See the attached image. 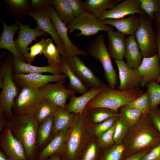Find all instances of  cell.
<instances>
[{
  "label": "cell",
  "instance_id": "obj_39",
  "mask_svg": "<svg viewBox=\"0 0 160 160\" xmlns=\"http://www.w3.org/2000/svg\"><path fill=\"white\" fill-rule=\"evenodd\" d=\"M127 105L129 107L138 109L144 113H149L151 111L149 98L147 92Z\"/></svg>",
  "mask_w": 160,
  "mask_h": 160
},
{
  "label": "cell",
  "instance_id": "obj_42",
  "mask_svg": "<svg viewBox=\"0 0 160 160\" xmlns=\"http://www.w3.org/2000/svg\"><path fill=\"white\" fill-rule=\"evenodd\" d=\"M48 39H42L40 41L35 43L29 48L30 52L26 59L27 63L31 64L36 56L43 54Z\"/></svg>",
  "mask_w": 160,
  "mask_h": 160
},
{
  "label": "cell",
  "instance_id": "obj_10",
  "mask_svg": "<svg viewBox=\"0 0 160 160\" xmlns=\"http://www.w3.org/2000/svg\"><path fill=\"white\" fill-rule=\"evenodd\" d=\"M47 11L59 37L64 44L65 57L87 55V52L77 47L71 40L68 35L67 27L57 17L51 4L48 7Z\"/></svg>",
  "mask_w": 160,
  "mask_h": 160
},
{
  "label": "cell",
  "instance_id": "obj_36",
  "mask_svg": "<svg viewBox=\"0 0 160 160\" xmlns=\"http://www.w3.org/2000/svg\"><path fill=\"white\" fill-rule=\"evenodd\" d=\"M150 111L157 108L160 104V85L155 81L149 82L146 85Z\"/></svg>",
  "mask_w": 160,
  "mask_h": 160
},
{
  "label": "cell",
  "instance_id": "obj_21",
  "mask_svg": "<svg viewBox=\"0 0 160 160\" xmlns=\"http://www.w3.org/2000/svg\"><path fill=\"white\" fill-rule=\"evenodd\" d=\"M103 23L115 27L118 31L124 35L134 34L139 28L140 20L139 16L131 15L127 17L116 19H105L101 21Z\"/></svg>",
  "mask_w": 160,
  "mask_h": 160
},
{
  "label": "cell",
  "instance_id": "obj_54",
  "mask_svg": "<svg viewBox=\"0 0 160 160\" xmlns=\"http://www.w3.org/2000/svg\"><path fill=\"white\" fill-rule=\"evenodd\" d=\"M62 160L60 156L57 154H55L41 160Z\"/></svg>",
  "mask_w": 160,
  "mask_h": 160
},
{
  "label": "cell",
  "instance_id": "obj_2",
  "mask_svg": "<svg viewBox=\"0 0 160 160\" xmlns=\"http://www.w3.org/2000/svg\"><path fill=\"white\" fill-rule=\"evenodd\" d=\"M39 124L33 114H14L7 121L6 128L23 145L27 160H37Z\"/></svg>",
  "mask_w": 160,
  "mask_h": 160
},
{
  "label": "cell",
  "instance_id": "obj_23",
  "mask_svg": "<svg viewBox=\"0 0 160 160\" xmlns=\"http://www.w3.org/2000/svg\"><path fill=\"white\" fill-rule=\"evenodd\" d=\"M71 128L63 130L56 134L41 150L37 160L43 159L56 154L60 155L64 148Z\"/></svg>",
  "mask_w": 160,
  "mask_h": 160
},
{
  "label": "cell",
  "instance_id": "obj_49",
  "mask_svg": "<svg viewBox=\"0 0 160 160\" xmlns=\"http://www.w3.org/2000/svg\"><path fill=\"white\" fill-rule=\"evenodd\" d=\"M141 160H160V144L146 154Z\"/></svg>",
  "mask_w": 160,
  "mask_h": 160
},
{
  "label": "cell",
  "instance_id": "obj_7",
  "mask_svg": "<svg viewBox=\"0 0 160 160\" xmlns=\"http://www.w3.org/2000/svg\"><path fill=\"white\" fill-rule=\"evenodd\" d=\"M140 23L134 34L143 57L153 56L157 52L156 34L153 20L146 14H139Z\"/></svg>",
  "mask_w": 160,
  "mask_h": 160
},
{
  "label": "cell",
  "instance_id": "obj_50",
  "mask_svg": "<svg viewBox=\"0 0 160 160\" xmlns=\"http://www.w3.org/2000/svg\"><path fill=\"white\" fill-rule=\"evenodd\" d=\"M151 150L146 149L128 156L125 160H141L143 156Z\"/></svg>",
  "mask_w": 160,
  "mask_h": 160
},
{
  "label": "cell",
  "instance_id": "obj_30",
  "mask_svg": "<svg viewBox=\"0 0 160 160\" xmlns=\"http://www.w3.org/2000/svg\"><path fill=\"white\" fill-rule=\"evenodd\" d=\"M51 4L57 17L67 27L72 23L75 17L67 0H51Z\"/></svg>",
  "mask_w": 160,
  "mask_h": 160
},
{
  "label": "cell",
  "instance_id": "obj_24",
  "mask_svg": "<svg viewBox=\"0 0 160 160\" xmlns=\"http://www.w3.org/2000/svg\"><path fill=\"white\" fill-rule=\"evenodd\" d=\"M107 34V48L111 57L114 60H123L125 48V35L113 30L108 32Z\"/></svg>",
  "mask_w": 160,
  "mask_h": 160
},
{
  "label": "cell",
  "instance_id": "obj_18",
  "mask_svg": "<svg viewBox=\"0 0 160 160\" xmlns=\"http://www.w3.org/2000/svg\"><path fill=\"white\" fill-rule=\"evenodd\" d=\"M15 20L19 29L15 42L18 49L26 59L29 53V45L36 38L41 36H46L47 34L36 28H31L29 25L22 23L19 19H15Z\"/></svg>",
  "mask_w": 160,
  "mask_h": 160
},
{
  "label": "cell",
  "instance_id": "obj_15",
  "mask_svg": "<svg viewBox=\"0 0 160 160\" xmlns=\"http://www.w3.org/2000/svg\"><path fill=\"white\" fill-rule=\"evenodd\" d=\"M73 71L82 82L90 89L102 87L103 82L77 55L67 58Z\"/></svg>",
  "mask_w": 160,
  "mask_h": 160
},
{
  "label": "cell",
  "instance_id": "obj_47",
  "mask_svg": "<svg viewBox=\"0 0 160 160\" xmlns=\"http://www.w3.org/2000/svg\"><path fill=\"white\" fill-rule=\"evenodd\" d=\"M70 5L75 17L85 12L84 1L81 0H67Z\"/></svg>",
  "mask_w": 160,
  "mask_h": 160
},
{
  "label": "cell",
  "instance_id": "obj_29",
  "mask_svg": "<svg viewBox=\"0 0 160 160\" xmlns=\"http://www.w3.org/2000/svg\"><path fill=\"white\" fill-rule=\"evenodd\" d=\"M53 115L39 125L38 131L36 147L37 151L42 150L52 137L53 126Z\"/></svg>",
  "mask_w": 160,
  "mask_h": 160
},
{
  "label": "cell",
  "instance_id": "obj_37",
  "mask_svg": "<svg viewBox=\"0 0 160 160\" xmlns=\"http://www.w3.org/2000/svg\"><path fill=\"white\" fill-rule=\"evenodd\" d=\"M57 108L50 102L44 99L34 114L39 125L49 117L54 115Z\"/></svg>",
  "mask_w": 160,
  "mask_h": 160
},
{
  "label": "cell",
  "instance_id": "obj_55",
  "mask_svg": "<svg viewBox=\"0 0 160 160\" xmlns=\"http://www.w3.org/2000/svg\"><path fill=\"white\" fill-rule=\"evenodd\" d=\"M0 160H9L3 151H0Z\"/></svg>",
  "mask_w": 160,
  "mask_h": 160
},
{
  "label": "cell",
  "instance_id": "obj_51",
  "mask_svg": "<svg viewBox=\"0 0 160 160\" xmlns=\"http://www.w3.org/2000/svg\"><path fill=\"white\" fill-rule=\"evenodd\" d=\"M155 31L156 34L157 46V54L160 61V28L156 27Z\"/></svg>",
  "mask_w": 160,
  "mask_h": 160
},
{
  "label": "cell",
  "instance_id": "obj_5",
  "mask_svg": "<svg viewBox=\"0 0 160 160\" xmlns=\"http://www.w3.org/2000/svg\"><path fill=\"white\" fill-rule=\"evenodd\" d=\"M12 58L10 56L5 58L0 69L3 78L0 86V113L4 114L8 119L14 115L12 109L14 101L18 94L17 85L13 78Z\"/></svg>",
  "mask_w": 160,
  "mask_h": 160
},
{
  "label": "cell",
  "instance_id": "obj_45",
  "mask_svg": "<svg viewBox=\"0 0 160 160\" xmlns=\"http://www.w3.org/2000/svg\"><path fill=\"white\" fill-rule=\"evenodd\" d=\"M50 4L51 0H31L30 1V9L32 11L47 10Z\"/></svg>",
  "mask_w": 160,
  "mask_h": 160
},
{
  "label": "cell",
  "instance_id": "obj_34",
  "mask_svg": "<svg viewBox=\"0 0 160 160\" xmlns=\"http://www.w3.org/2000/svg\"><path fill=\"white\" fill-rule=\"evenodd\" d=\"M52 39L49 38L47 44L43 54L47 58L49 65L52 66H59L62 59L59 50L53 43Z\"/></svg>",
  "mask_w": 160,
  "mask_h": 160
},
{
  "label": "cell",
  "instance_id": "obj_26",
  "mask_svg": "<svg viewBox=\"0 0 160 160\" xmlns=\"http://www.w3.org/2000/svg\"><path fill=\"white\" fill-rule=\"evenodd\" d=\"M124 57L131 68H137L141 63L143 57L134 35L126 37Z\"/></svg>",
  "mask_w": 160,
  "mask_h": 160
},
{
  "label": "cell",
  "instance_id": "obj_33",
  "mask_svg": "<svg viewBox=\"0 0 160 160\" xmlns=\"http://www.w3.org/2000/svg\"><path fill=\"white\" fill-rule=\"evenodd\" d=\"M119 111V118L129 128L134 126L144 113L141 111L127 105L121 107Z\"/></svg>",
  "mask_w": 160,
  "mask_h": 160
},
{
  "label": "cell",
  "instance_id": "obj_22",
  "mask_svg": "<svg viewBox=\"0 0 160 160\" xmlns=\"http://www.w3.org/2000/svg\"><path fill=\"white\" fill-rule=\"evenodd\" d=\"M102 89V86L101 88L90 89L79 96L72 95L69 98V102L66 105L65 109L70 113H81L88 103L101 92Z\"/></svg>",
  "mask_w": 160,
  "mask_h": 160
},
{
  "label": "cell",
  "instance_id": "obj_48",
  "mask_svg": "<svg viewBox=\"0 0 160 160\" xmlns=\"http://www.w3.org/2000/svg\"><path fill=\"white\" fill-rule=\"evenodd\" d=\"M149 114L153 126L160 134V108L151 111Z\"/></svg>",
  "mask_w": 160,
  "mask_h": 160
},
{
  "label": "cell",
  "instance_id": "obj_57",
  "mask_svg": "<svg viewBox=\"0 0 160 160\" xmlns=\"http://www.w3.org/2000/svg\"><path fill=\"white\" fill-rule=\"evenodd\" d=\"M159 105H160V104Z\"/></svg>",
  "mask_w": 160,
  "mask_h": 160
},
{
  "label": "cell",
  "instance_id": "obj_53",
  "mask_svg": "<svg viewBox=\"0 0 160 160\" xmlns=\"http://www.w3.org/2000/svg\"><path fill=\"white\" fill-rule=\"evenodd\" d=\"M152 20H154L156 26L160 28V13L154 14Z\"/></svg>",
  "mask_w": 160,
  "mask_h": 160
},
{
  "label": "cell",
  "instance_id": "obj_6",
  "mask_svg": "<svg viewBox=\"0 0 160 160\" xmlns=\"http://www.w3.org/2000/svg\"><path fill=\"white\" fill-rule=\"evenodd\" d=\"M87 52L90 56L100 61L105 72L108 86L115 89L117 83V74L112 64L103 35H98L91 42Z\"/></svg>",
  "mask_w": 160,
  "mask_h": 160
},
{
  "label": "cell",
  "instance_id": "obj_44",
  "mask_svg": "<svg viewBox=\"0 0 160 160\" xmlns=\"http://www.w3.org/2000/svg\"><path fill=\"white\" fill-rule=\"evenodd\" d=\"M119 117L109 118L97 125L94 130V133L97 137L109 129L113 125Z\"/></svg>",
  "mask_w": 160,
  "mask_h": 160
},
{
  "label": "cell",
  "instance_id": "obj_43",
  "mask_svg": "<svg viewBox=\"0 0 160 160\" xmlns=\"http://www.w3.org/2000/svg\"><path fill=\"white\" fill-rule=\"evenodd\" d=\"M113 135V140L116 144L122 143L128 131L129 127L119 118L116 120Z\"/></svg>",
  "mask_w": 160,
  "mask_h": 160
},
{
  "label": "cell",
  "instance_id": "obj_31",
  "mask_svg": "<svg viewBox=\"0 0 160 160\" xmlns=\"http://www.w3.org/2000/svg\"><path fill=\"white\" fill-rule=\"evenodd\" d=\"M119 0H86L84 1L85 11L93 14L97 17L107 9H112Z\"/></svg>",
  "mask_w": 160,
  "mask_h": 160
},
{
  "label": "cell",
  "instance_id": "obj_40",
  "mask_svg": "<svg viewBox=\"0 0 160 160\" xmlns=\"http://www.w3.org/2000/svg\"><path fill=\"white\" fill-rule=\"evenodd\" d=\"M125 149L122 143L115 144L105 151L102 160H121L124 155Z\"/></svg>",
  "mask_w": 160,
  "mask_h": 160
},
{
  "label": "cell",
  "instance_id": "obj_4",
  "mask_svg": "<svg viewBox=\"0 0 160 160\" xmlns=\"http://www.w3.org/2000/svg\"><path fill=\"white\" fill-rule=\"evenodd\" d=\"M143 94L139 87L130 91H122L111 88L103 82L101 91L88 103L86 108H104L119 113L121 107Z\"/></svg>",
  "mask_w": 160,
  "mask_h": 160
},
{
  "label": "cell",
  "instance_id": "obj_32",
  "mask_svg": "<svg viewBox=\"0 0 160 160\" xmlns=\"http://www.w3.org/2000/svg\"><path fill=\"white\" fill-rule=\"evenodd\" d=\"M3 2L10 13L16 19L24 17L31 11L29 0H4Z\"/></svg>",
  "mask_w": 160,
  "mask_h": 160
},
{
  "label": "cell",
  "instance_id": "obj_12",
  "mask_svg": "<svg viewBox=\"0 0 160 160\" xmlns=\"http://www.w3.org/2000/svg\"><path fill=\"white\" fill-rule=\"evenodd\" d=\"M13 78L17 85L20 87L26 85L39 89L51 82H56L66 79L68 77L64 73L47 75L36 73H13Z\"/></svg>",
  "mask_w": 160,
  "mask_h": 160
},
{
  "label": "cell",
  "instance_id": "obj_56",
  "mask_svg": "<svg viewBox=\"0 0 160 160\" xmlns=\"http://www.w3.org/2000/svg\"><path fill=\"white\" fill-rule=\"evenodd\" d=\"M155 81L158 83H160V76Z\"/></svg>",
  "mask_w": 160,
  "mask_h": 160
},
{
  "label": "cell",
  "instance_id": "obj_13",
  "mask_svg": "<svg viewBox=\"0 0 160 160\" xmlns=\"http://www.w3.org/2000/svg\"><path fill=\"white\" fill-rule=\"evenodd\" d=\"M27 15L33 18L36 22V29L51 35L55 43L61 56L65 57L64 44L59 37L55 28L49 16L47 9L38 11H30L28 12Z\"/></svg>",
  "mask_w": 160,
  "mask_h": 160
},
{
  "label": "cell",
  "instance_id": "obj_17",
  "mask_svg": "<svg viewBox=\"0 0 160 160\" xmlns=\"http://www.w3.org/2000/svg\"><path fill=\"white\" fill-rule=\"evenodd\" d=\"M114 61L119 71L120 83L118 89L128 91L139 88L142 78L137 68H129L123 60Z\"/></svg>",
  "mask_w": 160,
  "mask_h": 160
},
{
  "label": "cell",
  "instance_id": "obj_3",
  "mask_svg": "<svg viewBox=\"0 0 160 160\" xmlns=\"http://www.w3.org/2000/svg\"><path fill=\"white\" fill-rule=\"evenodd\" d=\"M89 117L86 108L81 114H76L64 148L60 155L62 160H78L89 139L87 121Z\"/></svg>",
  "mask_w": 160,
  "mask_h": 160
},
{
  "label": "cell",
  "instance_id": "obj_20",
  "mask_svg": "<svg viewBox=\"0 0 160 160\" xmlns=\"http://www.w3.org/2000/svg\"><path fill=\"white\" fill-rule=\"evenodd\" d=\"M137 68L141 76V87H144L151 81H155L160 76V61L157 54L150 57H143Z\"/></svg>",
  "mask_w": 160,
  "mask_h": 160
},
{
  "label": "cell",
  "instance_id": "obj_27",
  "mask_svg": "<svg viewBox=\"0 0 160 160\" xmlns=\"http://www.w3.org/2000/svg\"><path fill=\"white\" fill-rule=\"evenodd\" d=\"M76 114L70 113L65 108L57 107L53 115V126L52 137L58 132L70 129L72 126Z\"/></svg>",
  "mask_w": 160,
  "mask_h": 160
},
{
  "label": "cell",
  "instance_id": "obj_9",
  "mask_svg": "<svg viewBox=\"0 0 160 160\" xmlns=\"http://www.w3.org/2000/svg\"><path fill=\"white\" fill-rule=\"evenodd\" d=\"M67 27L70 33L75 30H79L80 32L76 34L77 36H89L95 35L100 31L107 33L113 30L111 25L103 23L93 14L86 11L75 17L73 22Z\"/></svg>",
  "mask_w": 160,
  "mask_h": 160
},
{
  "label": "cell",
  "instance_id": "obj_1",
  "mask_svg": "<svg viewBox=\"0 0 160 160\" xmlns=\"http://www.w3.org/2000/svg\"><path fill=\"white\" fill-rule=\"evenodd\" d=\"M122 144L125 148L124 155L128 156L152 150L160 144V134L153 126L149 113L143 114L137 123L129 128Z\"/></svg>",
  "mask_w": 160,
  "mask_h": 160
},
{
  "label": "cell",
  "instance_id": "obj_38",
  "mask_svg": "<svg viewBox=\"0 0 160 160\" xmlns=\"http://www.w3.org/2000/svg\"><path fill=\"white\" fill-rule=\"evenodd\" d=\"M140 1L141 9L152 19L154 14L160 13V0H140Z\"/></svg>",
  "mask_w": 160,
  "mask_h": 160
},
{
  "label": "cell",
  "instance_id": "obj_52",
  "mask_svg": "<svg viewBox=\"0 0 160 160\" xmlns=\"http://www.w3.org/2000/svg\"><path fill=\"white\" fill-rule=\"evenodd\" d=\"M5 115L0 113V131L2 132L6 128L7 121L6 120Z\"/></svg>",
  "mask_w": 160,
  "mask_h": 160
},
{
  "label": "cell",
  "instance_id": "obj_19",
  "mask_svg": "<svg viewBox=\"0 0 160 160\" xmlns=\"http://www.w3.org/2000/svg\"><path fill=\"white\" fill-rule=\"evenodd\" d=\"M1 20L3 29L0 37V48L8 50L12 54L13 57L27 63L25 59L18 49L14 39V35L19 29V25L15 22L12 25L9 26L1 18Z\"/></svg>",
  "mask_w": 160,
  "mask_h": 160
},
{
  "label": "cell",
  "instance_id": "obj_11",
  "mask_svg": "<svg viewBox=\"0 0 160 160\" xmlns=\"http://www.w3.org/2000/svg\"><path fill=\"white\" fill-rule=\"evenodd\" d=\"M65 80L47 84L39 89L44 99L57 108H65L67 99L76 93L75 91L66 87L64 85Z\"/></svg>",
  "mask_w": 160,
  "mask_h": 160
},
{
  "label": "cell",
  "instance_id": "obj_8",
  "mask_svg": "<svg viewBox=\"0 0 160 160\" xmlns=\"http://www.w3.org/2000/svg\"><path fill=\"white\" fill-rule=\"evenodd\" d=\"M15 99L12 109L14 114H34L44 99L39 89L24 85Z\"/></svg>",
  "mask_w": 160,
  "mask_h": 160
},
{
  "label": "cell",
  "instance_id": "obj_16",
  "mask_svg": "<svg viewBox=\"0 0 160 160\" xmlns=\"http://www.w3.org/2000/svg\"><path fill=\"white\" fill-rule=\"evenodd\" d=\"M0 146L9 160H27L23 145L9 129L6 128L1 132Z\"/></svg>",
  "mask_w": 160,
  "mask_h": 160
},
{
  "label": "cell",
  "instance_id": "obj_14",
  "mask_svg": "<svg viewBox=\"0 0 160 160\" xmlns=\"http://www.w3.org/2000/svg\"><path fill=\"white\" fill-rule=\"evenodd\" d=\"M137 13L145 14L141 8L140 0H125L118 3L112 9L105 11L97 18L100 21L105 19H116Z\"/></svg>",
  "mask_w": 160,
  "mask_h": 160
},
{
  "label": "cell",
  "instance_id": "obj_28",
  "mask_svg": "<svg viewBox=\"0 0 160 160\" xmlns=\"http://www.w3.org/2000/svg\"><path fill=\"white\" fill-rule=\"evenodd\" d=\"M60 67L63 73L65 74L69 80V86L71 89L81 95L88 91L87 87L82 82L70 67L67 58L62 56Z\"/></svg>",
  "mask_w": 160,
  "mask_h": 160
},
{
  "label": "cell",
  "instance_id": "obj_25",
  "mask_svg": "<svg viewBox=\"0 0 160 160\" xmlns=\"http://www.w3.org/2000/svg\"><path fill=\"white\" fill-rule=\"evenodd\" d=\"M12 66L14 73H49L52 74L63 73L60 66H38L31 65L13 57Z\"/></svg>",
  "mask_w": 160,
  "mask_h": 160
},
{
  "label": "cell",
  "instance_id": "obj_46",
  "mask_svg": "<svg viewBox=\"0 0 160 160\" xmlns=\"http://www.w3.org/2000/svg\"><path fill=\"white\" fill-rule=\"evenodd\" d=\"M98 151L96 144L91 143L85 151L81 160H95L97 156Z\"/></svg>",
  "mask_w": 160,
  "mask_h": 160
},
{
  "label": "cell",
  "instance_id": "obj_35",
  "mask_svg": "<svg viewBox=\"0 0 160 160\" xmlns=\"http://www.w3.org/2000/svg\"><path fill=\"white\" fill-rule=\"evenodd\" d=\"M87 113L93 122L100 123L107 119L113 117H119V113L104 108L87 109Z\"/></svg>",
  "mask_w": 160,
  "mask_h": 160
},
{
  "label": "cell",
  "instance_id": "obj_41",
  "mask_svg": "<svg viewBox=\"0 0 160 160\" xmlns=\"http://www.w3.org/2000/svg\"><path fill=\"white\" fill-rule=\"evenodd\" d=\"M116 125L115 121L109 129L97 137L98 143L100 148H108L114 143L113 135Z\"/></svg>",
  "mask_w": 160,
  "mask_h": 160
}]
</instances>
